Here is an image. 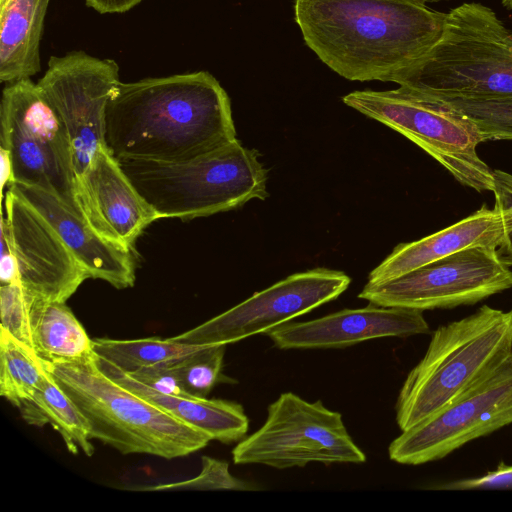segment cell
<instances>
[{
	"label": "cell",
	"mask_w": 512,
	"mask_h": 512,
	"mask_svg": "<svg viewBox=\"0 0 512 512\" xmlns=\"http://www.w3.org/2000/svg\"><path fill=\"white\" fill-rule=\"evenodd\" d=\"M235 139L230 98L207 71L120 82L107 106L116 159L182 161Z\"/></svg>",
	"instance_id": "obj_1"
},
{
	"label": "cell",
	"mask_w": 512,
	"mask_h": 512,
	"mask_svg": "<svg viewBox=\"0 0 512 512\" xmlns=\"http://www.w3.org/2000/svg\"><path fill=\"white\" fill-rule=\"evenodd\" d=\"M446 13L423 0H295L306 45L351 81L390 82L439 40Z\"/></svg>",
	"instance_id": "obj_2"
},
{
	"label": "cell",
	"mask_w": 512,
	"mask_h": 512,
	"mask_svg": "<svg viewBox=\"0 0 512 512\" xmlns=\"http://www.w3.org/2000/svg\"><path fill=\"white\" fill-rule=\"evenodd\" d=\"M390 82L437 99L512 98V31L488 6L463 3L446 13L428 53Z\"/></svg>",
	"instance_id": "obj_3"
},
{
	"label": "cell",
	"mask_w": 512,
	"mask_h": 512,
	"mask_svg": "<svg viewBox=\"0 0 512 512\" xmlns=\"http://www.w3.org/2000/svg\"><path fill=\"white\" fill-rule=\"evenodd\" d=\"M512 353V310L483 305L439 326L423 358L408 373L395 410L408 430L492 374Z\"/></svg>",
	"instance_id": "obj_4"
},
{
	"label": "cell",
	"mask_w": 512,
	"mask_h": 512,
	"mask_svg": "<svg viewBox=\"0 0 512 512\" xmlns=\"http://www.w3.org/2000/svg\"><path fill=\"white\" fill-rule=\"evenodd\" d=\"M46 366L83 415L91 439L121 454L174 459L194 453L212 440L111 379L99 367L95 352Z\"/></svg>",
	"instance_id": "obj_5"
},
{
	"label": "cell",
	"mask_w": 512,
	"mask_h": 512,
	"mask_svg": "<svg viewBox=\"0 0 512 512\" xmlns=\"http://www.w3.org/2000/svg\"><path fill=\"white\" fill-rule=\"evenodd\" d=\"M258 157L235 139L182 161L117 160L159 219H193L267 198V170Z\"/></svg>",
	"instance_id": "obj_6"
},
{
	"label": "cell",
	"mask_w": 512,
	"mask_h": 512,
	"mask_svg": "<svg viewBox=\"0 0 512 512\" xmlns=\"http://www.w3.org/2000/svg\"><path fill=\"white\" fill-rule=\"evenodd\" d=\"M343 102L402 134L432 156L460 184L496 189L494 171L477 153L484 142L475 123L449 103L408 88L354 91Z\"/></svg>",
	"instance_id": "obj_7"
},
{
	"label": "cell",
	"mask_w": 512,
	"mask_h": 512,
	"mask_svg": "<svg viewBox=\"0 0 512 512\" xmlns=\"http://www.w3.org/2000/svg\"><path fill=\"white\" fill-rule=\"evenodd\" d=\"M0 146L10 153L15 183L46 190L83 216L67 132L30 78L8 83L2 91Z\"/></svg>",
	"instance_id": "obj_8"
},
{
	"label": "cell",
	"mask_w": 512,
	"mask_h": 512,
	"mask_svg": "<svg viewBox=\"0 0 512 512\" xmlns=\"http://www.w3.org/2000/svg\"><path fill=\"white\" fill-rule=\"evenodd\" d=\"M235 464H261L276 469L312 462L362 464L365 453L348 433L341 413L321 400L308 402L285 392L267 408L263 425L232 450Z\"/></svg>",
	"instance_id": "obj_9"
},
{
	"label": "cell",
	"mask_w": 512,
	"mask_h": 512,
	"mask_svg": "<svg viewBox=\"0 0 512 512\" xmlns=\"http://www.w3.org/2000/svg\"><path fill=\"white\" fill-rule=\"evenodd\" d=\"M512 288V270L496 247L463 249L399 277L366 283L358 297L382 307L419 311L473 305Z\"/></svg>",
	"instance_id": "obj_10"
},
{
	"label": "cell",
	"mask_w": 512,
	"mask_h": 512,
	"mask_svg": "<svg viewBox=\"0 0 512 512\" xmlns=\"http://www.w3.org/2000/svg\"><path fill=\"white\" fill-rule=\"evenodd\" d=\"M512 424V353L484 380L402 431L388 447L399 464L440 460L463 445Z\"/></svg>",
	"instance_id": "obj_11"
},
{
	"label": "cell",
	"mask_w": 512,
	"mask_h": 512,
	"mask_svg": "<svg viewBox=\"0 0 512 512\" xmlns=\"http://www.w3.org/2000/svg\"><path fill=\"white\" fill-rule=\"evenodd\" d=\"M120 82L115 60L84 51L51 56L38 81L67 132L76 178L106 145L107 106Z\"/></svg>",
	"instance_id": "obj_12"
},
{
	"label": "cell",
	"mask_w": 512,
	"mask_h": 512,
	"mask_svg": "<svg viewBox=\"0 0 512 512\" xmlns=\"http://www.w3.org/2000/svg\"><path fill=\"white\" fill-rule=\"evenodd\" d=\"M351 282L342 271L316 268L292 274L229 310L170 337L189 345L231 344L265 333L338 298Z\"/></svg>",
	"instance_id": "obj_13"
},
{
	"label": "cell",
	"mask_w": 512,
	"mask_h": 512,
	"mask_svg": "<svg viewBox=\"0 0 512 512\" xmlns=\"http://www.w3.org/2000/svg\"><path fill=\"white\" fill-rule=\"evenodd\" d=\"M2 232L15 255L19 282L49 301H66L88 278L50 224L19 194L7 189Z\"/></svg>",
	"instance_id": "obj_14"
},
{
	"label": "cell",
	"mask_w": 512,
	"mask_h": 512,
	"mask_svg": "<svg viewBox=\"0 0 512 512\" xmlns=\"http://www.w3.org/2000/svg\"><path fill=\"white\" fill-rule=\"evenodd\" d=\"M77 201L94 230L110 243L131 251L144 229L158 220L118 160L101 145L77 176Z\"/></svg>",
	"instance_id": "obj_15"
},
{
	"label": "cell",
	"mask_w": 512,
	"mask_h": 512,
	"mask_svg": "<svg viewBox=\"0 0 512 512\" xmlns=\"http://www.w3.org/2000/svg\"><path fill=\"white\" fill-rule=\"evenodd\" d=\"M430 333L423 311L382 307L369 303L323 317L290 321L265 332L279 349L343 348L384 337H410Z\"/></svg>",
	"instance_id": "obj_16"
},
{
	"label": "cell",
	"mask_w": 512,
	"mask_h": 512,
	"mask_svg": "<svg viewBox=\"0 0 512 512\" xmlns=\"http://www.w3.org/2000/svg\"><path fill=\"white\" fill-rule=\"evenodd\" d=\"M8 189L23 197L50 224L88 278L106 281L117 289L134 285L131 251L105 240L56 195L22 183H14Z\"/></svg>",
	"instance_id": "obj_17"
},
{
	"label": "cell",
	"mask_w": 512,
	"mask_h": 512,
	"mask_svg": "<svg viewBox=\"0 0 512 512\" xmlns=\"http://www.w3.org/2000/svg\"><path fill=\"white\" fill-rule=\"evenodd\" d=\"M504 235L501 207L485 204L468 217L417 241L400 243L368 276L367 283H380L443 257L476 246L498 247Z\"/></svg>",
	"instance_id": "obj_18"
},
{
	"label": "cell",
	"mask_w": 512,
	"mask_h": 512,
	"mask_svg": "<svg viewBox=\"0 0 512 512\" xmlns=\"http://www.w3.org/2000/svg\"><path fill=\"white\" fill-rule=\"evenodd\" d=\"M96 354V353H95ZM102 371L122 387L156 405L178 420L197 428L212 440L239 442L247 434L249 420L241 404L195 396H172L154 391L96 355Z\"/></svg>",
	"instance_id": "obj_19"
},
{
	"label": "cell",
	"mask_w": 512,
	"mask_h": 512,
	"mask_svg": "<svg viewBox=\"0 0 512 512\" xmlns=\"http://www.w3.org/2000/svg\"><path fill=\"white\" fill-rule=\"evenodd\" d=\"M51 0H0V80L12 83L41 70L40 44Z\"/></svg>",
	"instance_id": "obj_20"
},
{
	"label": "cell",
	"mask_w": 512,
	"mask_h": 512,
	"mask_svg": "<svg viewBox=\"0 0 512 512\" xmlns=\"http://www.w3.org/2000/svg\"><path fill=\"white\" fill-rule=\"evenodd\" d=\"M33 351L46 363L70 361L92 354L93 339L63 302L37 296L31 316Z\"/></svg>",
	"instance_id": "obj_21"
},
{
	"label": "cell",
	"mask_w": 512,
	"mask_h": 512,
	"mask_svg": "<svg viewBox=\"0 0 512 512\" xmlns=\"http://www.w3.org/2000/svg\"><path fill=\"white\" fill-rule=\"evenodd\" d=\"M17 408L23 420L30 425L41 427L51 424L61 435L69 452L77 454L81 451L87 456L93 455L94 446L86 420L50 372L34 395Z\"/></svg>",
	"instance_id": "obj_22"
},
{
	"label": "cell",
	"mask_w": 512,
	"mask_h": 512,
	"mask_svg": "<svg viewBox=\"0 0 512 512\" xmlns=\"http://www.w3.org/2000/svg\"><path fill=\"white\" fill-rule=\"evenodd\" d=\"M201 347L159 337L135 340L93 339L96 355L126 373L174 365Z\"/></svg>",
	"instance_id": "obj_23"
},
{
	"label": "cell",
	"mask_w": 512,
	"mask_h": 512,
	"mask_svg": "<svg viewBox=\"0 0 512 512\" xmlns=\"http://www.w3.org/2000/svg\"><path fill=\"white\" fill-rule=\"evenodd\" d=\"M49 375L46 363L28 346L0 329V395L13 406L31 398Z\"/></svg>",
	"instance_id": "obj_24"
},
{
	"label": "cell",
	"mask_w": 512,
	"mask_h": 512,
	"mask_svg": "<svg viewBox=\"0 0 512 512\" xmlns=\"http://www.w3.org/2000/svg\"><path fill=\"white\" fill-rule=\"evenodd\" d=\"M226 345L202 346L175 364L179 379L189 395L207 397L222 375Z\"/></svg>",
	"instance_id": "obj_25"
},
{
	"label": "cell",
	"mask_w": 512,
	"mask_h": 512,
	"mask_svg": "<svg viewBox=\"0 0 512 512\" xmlns=\"http://www.w3.org/2000/svg\"><path fill=\"white\" fill-rule=\"evenodd\" d=\"M440 100L449 103L472 120L480 131L483 141L512 140V98Z\"/></svg>",
	"instance_id": "obj_26"
},
{
	"label": "cell",
	"mask_w": 512,
	"mask_h": 512,
	"mask_svg": "<svg viewBox=\"0 0 512 512\" xmlns=\"http://www.w3.org/2000/svg\"><path fill=\"white\" fill-rule=\"evenodd\" d=\"M37 296L20 283L0 286L1 329L32 350L31 316Z\"/></svg>",
	"instance_id": "obj_27"
},
{
	"label": "cell",
	"mask_w": 512,
	"mask_h": 512,
	"mask_svg": "<svg viewBox=\"0 0 512 512\" xmlns=\"http://www.w3.org/2000/svg\"><path fill=\"white\" fill-rule=\"evenodd\" d=\"M200 473L185 481L158 484L143 488V491H178V490H250L251 485L234 477L229 472L227 462L209 456L201 458Z\"/></svg>",
	"instance_id": "obj_28"
},
{
	"label": "cell",
	"mask_w": 512,
	"mask_h": 512,
	"mask_svg": "<svg viewBox=\"0 0 512 512\" xmlns=\"http://www.w3.org/2000/svg\"><path fill=\"white\" fill-rule=\"evenodd\" d=\"M148 388L165 395L192 396L184 389L174 365H161L128 373Z\"/></svg>",
	"instance_id": "obj_29"
},
{
	"label": "cell",
	"mask_w": 512,
	"mask_h": 512,
	"mask_svg": "<svg viewBox=\"0 0 512 512\" xmlns=\"http://www.w3.org/2000/svg\"><path fill=\"white\" fill-rule=\"evenodd\" d=\"M501 207L504 220V235L496 248L498 257L507 266H512V194L497 187L493 192Z\"/></svg>",
	"instance_id": "obj_30"
},
{
	"label": "cell",
	"mask_w": 512,
	"mask_h": 512,
	"mask_svg": "<svg viewBox=\"0 0 512 512\" xmlns=\"http://www.w3.org/2000/svg\"><path fill=\"white\" fill-rule=\"evenodd\" d=\"M1 256H0V282L1 285L18 283L19 272L14 253L6 236L0 232Z\"/></svg>",
	"instance_id": "obj_31"
},
{
	"label": "cell",
	"mask_w": 512,
	"mask_h": 512,
	"mask_svg": "<svg viewBox=\"0 0 512 512\" xmlns=\"http://www.w3.org/2000/svg\"><path fill=\"white\" fill-rule=\"evenodd\" d=\"M143 0H85L86 6L100 14L125 13Z\"/></svg>",
	"instance_id": "obj_32"
},
{
	"label": "cell",
	"mask_w": 512,
	"mask_h": 512,
	"mask_svg": "<svg viewBox=\"0 0 512 512\" xmlns=\"http://www.w3.org/2000/svg\"><path fill=\"white\" fill-rule=\"evenodd\" d=\"M14 183L15 179L10 153L7 149L0 146V190L2 200L5 198L4 189Z\"/></svg>",
	"instance_id": "obj_33"
},
{
	"label": "cell",
	"mask_w": 512,
	"mask_h": 512,
	"mask_svg": "<svg viewBox=\"0 0 512 512\" xmlns=\"http://www.w3.org/2000/svg\"><path fill=\"white\" fill-rule=\"evenodd\" d=\"M493 171L496 186L512 194V174L498 169Z\"/></svg>",
	"instance_id": "obj_34"
},
{
	"label": "cell",
	"mask_w": 512,
	"mask_h": 512,
	"mask_svg": "<svg viewBox=\"0 0 512 512\" xmlns=\"http://www.w3.org/2000/svg\"><path fill=\"white\" fill-rule=\"evenodd\" d=\"M501 2L507 9H512V0H501Z\"/></svg>",
	"instance_id": "obj_35"
},
{
	"label": "cell",
	"mask_w": 512,
	"mask_h": 512,
	"mask_svg": "<svg viewBox=\"0 0 512 512\" xmlns=\"http://www.w3.org/2000/svg\"><path fill=\"white\" fill-rule=\"evenodd\" d=\"M423 1H425L427 3V2H439V1H443V0H423Z\"/></svg>",
	"instance_id": "obj_36"
}]
</instances>
